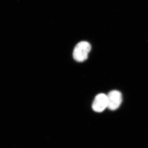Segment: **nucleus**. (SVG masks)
Here are the masks:
<instances>
[{
    "instance_id": "nucleus-1",
    "label": "nucleus",
    "mask_w": 148,
    "mask_h": 148,
    "mask_svg": "<svg viewBox=\"0 0 148 148\" xmlns=\"http://www.w3.org/2000/svg\"><path fill=\"white\" fill-rule=\"evenodd\" d=\"M91 50V45L86 41L79 42L74 48L73 56L75 61L82 62L86 60Z\"/></svg>"
},
{
    "instance_id": "nucleus-2",
    "label": "nucleus",
    "mask_w": 148,
    "mask_h": 148,
    "mask_svg": "<svg viewBox=\"0 0 148 148\" xmlns=\"http://www.w3.org/2000/svg\"><path fill=\"white\" fill-rule=\"evenodd\" d=\"M108 98V108L111 110H115L118 108L122 102L121 92L116 90H112L107 95Z\"/></svg>"
},
{
    "instance_id": "nucleus-3",
    "label": "nucleus",
    "mask_w": 148,
    "mask_h": 148,
    "mask_svg": "<svg viewBox=\"0 0 148 148\" xmlns=\"http://www.w3.org/2000/svg\"><path fill=\"white\" fill-rule=\"evenodd\" d=\"M108 96L104 93H100L95 96L92 103V110L97 112H101L108 108Z\"/></svg>"
}]
</instances>
